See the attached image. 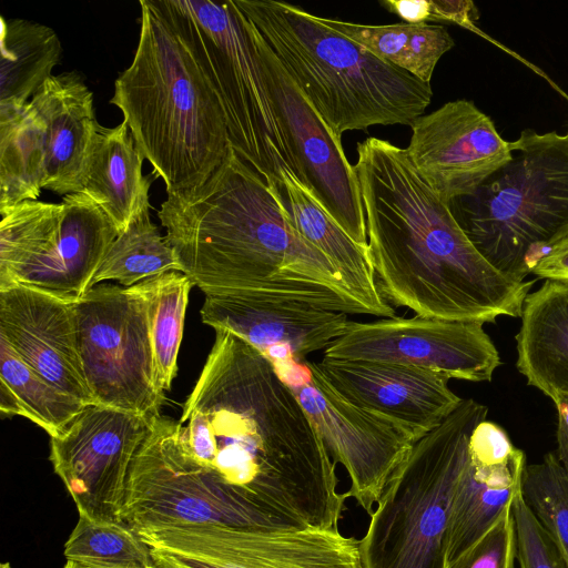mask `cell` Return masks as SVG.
Listing matches in <instances>:
<instances>
[{
  "instance_id": "6da1fadb",
  "label": "cell",
  "mask_w": 568,
  "mask_h": 568,
  "mask_svg": "<svg viewBox=\"0 0 568 568\" xmlns=\"http://www.w3.org/2000/svg\"><path fill=\"white\" fill-rule=\"evenodd\" d=\"M192 457L291 530L338 529L336 463L293 390L255 347L225 329L179 420Z\"/></svg>"
},
{
  "instance_id": "7a4b0ae2",
  "label": "cell",
  "mask_w": 568,
  "mask_h": 568,
  "mask_svg": "<svg viewBox=\"0 0 568 568\" xmlns=\"http://www.w3.org/2000/svg\"><path fill=\"white\" fill-rule=\"evenodd\" d=\"M354 169L369 258L388 304L483 324L521 316L535 282H515L484 258L405 149L367 138L357 144Z\"/></svg>"
},
{
  "instance_id": "3957f363",
  "label": "cell",
  "mask_w": 568,
  "mask_h": 568,
  "mask_svg": "<svg viewBox=\"0 0 568 568\" xmlns=\"http://www.w3.org/2000/svg\"><path fill=\"white\" fill-rule=\"evenodd\" d=\"M193 286L364 314L332 262L286 220L265 180L229 145L196 187L166 192L158 211Z\"/></svg>"
},
{
  "instance_id": "277c9868",
  "label": "cell",
  "mask_w": 568,
  "mask_h": 568,
  "mask_svg": "<svg viewBox=\"0 0 568 568\" xmlns=\"http://www.w3.org/2000/svg\"><path fill=\"white\" fill-rule=\"evenodd\" d=\"M139 4L138 45L110 103L166 192L196 187L226 155L224 112L168 0Z\"/></svg>"
},
{
  "instance_id": "5b68a950",
  "label": "cell",
  "mask_w": 568,
  "mask_h": 568,
  "mask_svg": "<svg viewBox=\"0 0 568 568\" xmlns=\"http://www.w3.org/2000/svg\"><path fill=\"white\" fill-rule=\"evenodd\" d=\"M235 3L337 135L373 125L410 126L430 104V83L381 60L320 17L284 1Z\"/></svg>"
},
{
  "instance_id": "8992f818",
  "label": "cell",
  "mask_w": 568,
  "mask_h": 568,
  "mask_svg": "<svg viewBox=\"0 0 568 568\" xmlns=\"http://www.w3.org/2000/svg\"><path fill=\"white\" fill-rule=\"evenodd\" d=\"M510 146L511 160L449 209L493 267L524 282L568 233V134L526 131Z\"/></svg>"
},
{
  "instance_id": "52a82bcc",
  "label": "cell",
  "mask_w": 568,
  "mask_h": 568,
  "mask_svg": "<svg viewBox=\"0 0 568 568\" xmlns=\"http://www.w3.org/2000/svg\"><path fill=\"white\" fill-rule=\"evenodd\" d=\"M487 406L468 398L415 442L358 540L362 568H447L446 531L470 436Z\"/></svg>"
},
{
  "instance_id": "ba28073f",
  "label": "cell",
  "mask_w": 568,
  "mask_h": 568,
  "mask_svg": "<svg viewBox=\"0 0 568 568\" xmlns=\"http://www.w3.org/2000/svg\"><path fill=\"white\" fill-rule=\"evenodd\" d=\"M222 105L235 153L271 184L284 168L295 172L272 108L250 20L235 0H168Z\"/></svg>"
},
{
  "instance_id": "9c48e42d",
  "label": "cell",
  "mask_w": 568,
  "mask_h": 568,
  "mask_svg": "<svg viewBox=\"0 0 568 568\" xmlns=\"http://www.w3.org/2000/svg\"><path fill=\"white\" fill-rule=\"evenodd\" d=\"M123 521L134 530L201 525L290 530L215 481L186 449L182 424L162 415L152 418L133 459Z\"/></svg>"
},
{
  "instance_id": "30bf717a",
  "label": "cell",
  "mask_w": 568,
  "mask_h": 568,
  "mask_svg": "<svg viewBox=\"0 0 568 568\" xmlns=\"http://www.w3.org/2000/svg\"><path fill=\"white\" fill-rule=\"evenodd\" d=\"M152 278L98 284L75 304L78 346L95 405L153 418L165 399L151 335Z\"/></svg>"
},
{
  "instance_id": "8fae6325",
  "label": "cell",
  "mask_w": 568,
  "mask_h": 568,
  "mask_svg": "<svg viewBox=\"0 0 568 568\" xmlns=\"http://www.w3.org/2000/svg\"><path fill=\"white\" fill-rule=\"evenodd\" d=\"M159 568H362L338 529L263 531L201 525L135 530Z\"/></svg>"
},
{
  "instance_id": "7c38bea8",
  "label": "cell",
  "mask_w": 568,
  "mask_h": 568,
  "mask_svg": "<svg viewBox=\"0 0 568 568\" xmlns=\"http://www.w3.org/2000/svg\"><path fill=\"white\" fill-rule=\"evenodd\" d=\"M250 23L261 73L294 163V174L356 243L367 245L358 179L345 155L342 136L318 114Z\"/></svg>"
},
{
  "instance_id": "4fadbf2b",
  "label": "cell",
  "mask_w": 568,
  "mask_h": 568,
  "mask_svg": "<svg viewBox=\"0 0 568 568\" xmlns=\"http://www.w3.org/2000/svg\"><path fill=\"white\" fill-rule=\"evenodd\" d=\"M151 420L92 404L50 437V462L79 516L123 521L129 473Z\"/></svg>"
},
{
  "instance_id": "5bb4252c",
  "label": "cell",
  "mask_w": 568,
  "mask_h": 568,
  "mask_svg": "<svg viewBox=\"0 0 568 568\" xmlns=\"http://www.w3.org/2000/svg\"><path fill=\"white\" fill-rule=\"evenodd\" d=\"M324 357L416 366L468 382H489L500 365L483 323L419 315L348 322Z\"/></svg>"
},
{
  "instance_id": "9a60e30c",
  "label": "cell",
  "mask_w": 568,
  "mask_h": 568,
  "mask_svg": "<svg viewBox=\"0 0 568 568\" xmlns=\"http://www.w3.org/2000/svg\"><path fill=\"white\" fill-rule=\"evenodd\" d=\"M304 362L312 377L291 389L332 459L347 471L351 486L346 496L371 515L416 438L400 423L348 400L325 378L316 362Z\"/></svg>"
},
{
  "instance_id": "2e32d148",
  "label": "cell",
  "mask_w": 568,
  "mask_h": 568,
  "mask_svg": "<svg viewBox=\"0 0 568 568\" xmlns=\"http://www.w3.org/2000/svg\"><path fill=\"white\" fill-rule=\"evenodd\" d=\"M406 153L425 182L449 205L473 194L511 160L510 142L471 101L456 100L412 124Z\"/></svg>"
},
{
  "instance_id": "e0dca14e",
  "label": "cell",
  "mask_w": 568,
  "mask_h": 568,
  "mask_svg": "<svg viewBox=\"0 0 568 568\" xmlns=\"http://www.w3.org/2000/svg\"><path fill=\"white\" fill-rule=\"evenodd\" d=\"M347 313L308 303L250 293H207L202 322L225 329L255 347L270 362H298L325 351L345 331Z\"/></svg>"
},
{
  "instance_id": "ac0fdd59",
  "label": "cell",
  "mask_w": 568,
  "mask_h": 568,
  "mask_svg": "<svg viewBox=\"0 0 568 568\" xmlns=\"http://www.w3.org/2000/svg\"><path fill=\"white\" fill-rule=\"evenodd\" d=\"M74 304L20 284L0 287V337L47 382L92 405Z\"/></svg>"
},
{
  "instance_id": "d6986e66",
  "label": "cell",
  "mask_w": 568,
  "mask_h": 568,
  "mask_svg": "<svg viewBox=\"0 0 568 568\" xmlns=\"http://www.w3.org/2000/svg\"><path fill=\"white\" fill-rule=\"evenodd\" d=\"M316 364L344 397L400 423L416 442L463 402L446 376L416 366L325 357Z\"/></svg>"
},
{
  "instance_id": "ffe728a7",
  "label": "cell",
  "mask_w": 568,
  "mask_h": 568,
  "mask_svg": "<svg viewBox=\"0 0 568 568\" xmlns=\"http://www.w3.org/2000/svg\"><path fill=\"white\" fill-rule=\"evenodd\" d=\"M29 104L43 124V189L59 195L82 192L98 136L92 91L75 71L49 78Z\"/></svg>"
},
{
  "instance_id": "44dd1931",
  "label": "cell",
  "mask_w": 568,
  "mask_h": 568,
  "mask_svg": "<svg viewBox=\"0 0 568 568\" xmlns=\"http://www.w3.org/2000/svg\"><path fill=\"white\" fill-rule=\"evenodd\" d=\"M61 205L58 237L41 258L20 271L9 285L20 284L77 303L91 288L119 233L84 192L63 196Z\"/></svg>"
},
{
  "instance_id": "7402d4cb",
  "label": "cell",
  "mask_w": 568,
  "mask_h": 568,
  "mask_svg": "<svg viewBox=\"0 0 568 568\" xmlns=\"http://www.w3.org/2000/svg\"><path fill=\"white\" fill-rule=\"evenodd\" d=\"M267 186L291 225L332 262L364 314L394 317L377 288L368 245L356 243L290 169Z\"/></svg>"
},
{
  "instance_id": "603a6c76",
  "label": "cell",
  "mask_w": 568,
  "mask_h": 568,
  "mask_svg": "<svg viewBox=\"0 0 568 568\" xmlns=\"http://www.w3.org/2000/svg\"><path fill=\"white\" fill-rule=\"evenodd\" d=\"M525 453L516 448L506 459L468 458L455 486L446 531L447 568L466 552L511 507L520 490Z\"/></svg>"
},
{
  "instance_id": "cb8c5ba5",
  "label": "cell",
  "mask_w": 568,
  "mask_h": 568,
  "mask_svg": "<svg viewBox=\"0 0 568 568\" xmlns=\"http://www.w3.org/2000/svg\"><path fill=\"white\" fill-rule=\"evenodd\" d=\"M520 317L517 369L555 400L568 393V282L545 280L527 294Z\"/></svg>"
},
{
  "instance_id": "d4e9b609",
  "label": "cell",
  "mask_w": 568,
  "mask_h": 568,
  "mask_svg": "<svg viewBox=\"0 0 568 568\" xmlns=\"http://www.w3.org/2000/svg\"><path fill=\"white\" fill-rule=\"evenodd\" d=\"M144 156L125 121L114 128L100 125L83 191L112 221L120 234L145 209L156 176H144Z\"/></svg>"
},
{
  "instance_id": "484cf974",
  "label": "cell",
  "mask_w": 568,
  "mask_h": 568,
  "mask_svg": "<svg viewBox=\"0 0 568 568\" xmlns=\"http://www.w3.org/2000/svg\"><path fill=\"white\" fill-rule=\"evenodd\" d=\"M0 21V110H17L52 77L62 44L44 24L4 17Z\"/></svg>"
},
{
  "instance_id": "4316f807",
  "label": "cell",
  "mask_w": 568,
  "mask_h": 568,
  "mask_svg": "<svg viewBox=\"0 0 568 568\" xmlns=\"http://www.w3.org/2000/svg\"><path fill=\"white\" fill-rule=\"evenodd\" d=\"M321 21L363 45L381 60L430 83L439 59L454 47L448 31L437 24H359L336 19Z\"/></svg>"
},
{
  "instance_id": "83f0119b",
  "label": "cell",
  "mask_w": 568,
  "mask_h": 568,
  "mask_svg": "<svg viewBox=\"0 0 568 568\" xmlns=\"http://www.w3.org/2000/svg\"><path fill=\"white\" fill-rule=\"evenodd\" d=\"M45 178L43 124L29 102L0 110V214L37 200Z\"/></svg>"
},
{
  "instance_id": "f1b7e54d",
  "label": "cell",
  "mask_w": 568,
  "mask_h": 568,
  "mask_svg": "<svg viewBox=\"0 0 568 568\" xmlns=\"http://www.w3.org/2000/svg\"><path fill=\"white\" fill-rule=\"evenodd\" d=\"M84 406L47 382L0 337V410L3 415L26 417L54 437Z\"/></svg>"
},
{
  "instance_id": "f546056e",
  "label": "cell",
  "mask_w": 568,
  "mask_h": 568,
  "mask_svg": "<svg viewBox=\"0 0 568 568\" xmlns=\"http://www.w3.org/2000/svg\"><path fill=\"white\" fill-rule=\"evenodd\" d=\"M173 271L182 272L176 254L145 209L112 242L91 288L111 280L130 287Z\"/></svg>"
},
{
  "instance_id": "4dcf8cb0",
  "label": "cell",
  "mask_w": 568,
  "mask_h": 568,
  "mask_svg": "<svg viewBox=\"0 0 568 568\" xmlns=\"http://www.w3.org/2000/svg\"><path fill=\"white\" fill-rule=\"evenodd\" d=\"M61 203L23 201L1 213L0 287L42 257L58 237Z\"/></svg>"
},
{
  "instance_id": "1f68e13d",
  "label": "cell",
  "mask_w": 568,
  "mask_h": 568,
  "mask_svg": "<svg viewBox=\"0 0 568 568\" xmlns=\"http://www.w3.org/2000/svg\"><path fill=\"white\" fill-rule=\"evenodd\" d=\"M64 556L89 568H159L151 548L124 521L83 516L64 544Z\"/></svg>"
},
{
  "instance_id": "d6a6232c",
  "label": "cell",
  "mask_w": 568,
  "mask_h": 568,
  "mask_svg": "<svg viewBox=\"0 0 568 568\" xmlns=\"http://www.w3.org/2000/svg\"><path fill=\"white\" fill-rule=\"evenodd\" d=\"M192 286L190 278L178 271L152 278L151 335L159 382L164 390L171 388L178 373V355Z\"/></svg>"
},
{
  "instance_id": "836d02e7",
  "label": "cell",
  "mask_w": 568,
  "mask_h": 568,
  "mask_svg": "<svg viewBox=\"0 0 568 568\" xmlns=\"http://www.w3.org/2000/svg\"><path fill=\"white\" fill-rule=\"evenodd\" d=\"M520 493L568 568V474L555 453L526 465Z\"/></svg>"
},
{
  "instance_id": "e575fe53",
  "label": "cell",
  "mask_w": 568,
  "mask_h": 568,
  "mask_svg": "<svg viewBox=\"0 0 568 568\" xmlns=\"http://www.w3.org/2000/svg\"><path fill=\"white\" fill-rule=\"evenodd\" d=\"M511 514L519 568H567L551 538L525 503L516 495Z\"/></svg>"
},
{
  "instance_id": "d590c367",
  "label": "cell",
  "mask_w": 568,
  "mask_h": 568,
  "mask_svg": "<svg viewBox=\"0 0 568 568\" xmlns=\"http://www.w3.org/2000/svg\"><path fill=\"white\" fill-rule=\"evenodd\" d=\"M516 538L511 507L448 568H514Z\"/></svg>"
},
{
  "instance_id": "8d00e7d4",
  "label": "cell",
  "mask_w": 568,
  "mask_h": 568,
  "mask_svg": "<svg viewBox=\"0 0 568 568\" xmlns=\"http://www.w3.org/2000/svg\"><path fill=\"white\" fill-rule=\"evenodd\" d=\"M477 19L478 11L473 1L426 0V23L446 21L474 30Z\"/></svg>"
},
{
  "instance_id": "74e56055",
  "label": "cell",
  "mask_w": 568,
  "mask_h": 568,
  "mask_svg": "<svg viewBox=\"0 0 568 568\" xmlns=\"http://www.w3.org/2000/svg\"><path fill=\"white\" fill-rule=\"evenodd\" d=\"M531 273L545 280L568 282V233L549 247Z\"/></svg>"
},
{
  "instance_id": "f35d334b",
  "label": "cell",
  "mask_w": 568,
  "mask_h": 568,
  "mask_svg": "<svg viewBox=\"0 0 568 568\" xmlns=\"http://www.w3.org/2000/svg\"><path fill=\"white\" fill-rule=\"evenodd\" d=\"M557 408V458L568 474V393L552 400Z\"/></svg>"
},
{
  "instance_id": "ab89813d",
  "label": "cell",
  "mask_w": 568,
  "mask_h": 568,
  "mask_svg": "<svg viewBox=\"0 0 568 568\" xmlns=\"http://www.w3.org/2000/svg\"><path fill=\"white\" fill-rule=\"evenodd\" d=\"M63 568H89V567L82 566V565L77 564L74 561L67 560V562H65Z\"/></svg>"
},
{
  "instance_id": "60d3db41",
  "label": "cell",
  "mask_w": 568,
  "mask_h": 568,
  "mask_svg": "<svg viewBox=\"0 0 568 568\" xmlns=\"http://www.w3.org/2000/svg\"><path fill=\"white\" fill-rule=\"evenodd\" d=\"M0 568H11L10 562H4L0 566Z\"/></svg>"
}]
</instances>
